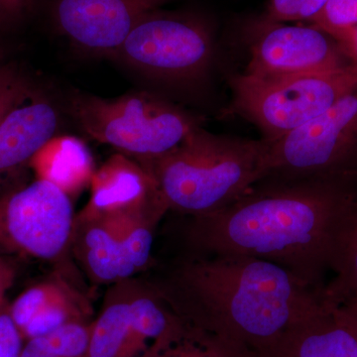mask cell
Masks as SVG:
<instances>
[{"instance_id": "30bf717a", "label": "cell", "mask_w": 357, "mask_h": 357, "mask_svg": "<svg viewBox=\"0 0 357 357\" xmlns=\"http://www.w3.org/2000/svg\"><path fill=\"white\" fill-rule=\"evenodd\" d=\"M172 0H54L52 17L79 50L112 57L142 17Z\"/></svg>"}, {"instance_id": "7402d4cb", "label": "cell", "mask_w": 357, "mask_h": 357, "mask_svg": "<svg viewBox=\"0 0 357 357\" xmlns=\"http://www.w3.org/2000/svg\"><path fill=\"white\" fill-rule=\"evenodd\" d=\"M24 340L9 311V303H4L0 307V357H20Z\"/></svg>"}, {"instance_id": "4fadbf2b", "label": "cell", "mask_w": 357, "mask_h": 357, "mask_svg": "<svg viewBox=\"0 0 357 357\" xmlns=\"http://www.w3.org/2000/svg\"><path fill=\"white\" fill-rule=\"evenodd\" d=\"M89 185L91 198L79 222L121 215L161 218L168 211L152 174L124 154L110 157Z\"/></svg>"}, {"instance_id": "8fae6325", "label": "cell", "mask_w": 357, "mask_h": 357, "mask_svg": "<svg viewBox=\"0 0 357 357\" xmlns=\"http://www.w3.org/2000/svg\"><path fill=\"white\" fill-rule=\"evenodd\" d=\"M160 220L121 215L81 222L84 260L91 274L102 282L129 278L151 261L153 229Z\"/></svg>"}, {"instance_id": "5bb4252c", "label": "cell", "mask_w": 357, "mask_h": 357, "mask_svg": "<svg viewBox=\"0 0 357 357\" xmlns=\"http://www.w3.org/2000/svg\"><path fill=\"white\" fill-rule=\"evenodd\" d=\"M58 126V110L46 98L34 96L11 110L0 123V181L28 166Z\"/></svg>"}, {"instance_id": "d6986e66", "label": "cell", "mask_w": 357, "mask_h": 357, "mask_svg": "<svg viewBox=\"0 0 357 357\" xmlns=\"http://www.w3.org/2000/svg\"><path fill=\"white\" fill-rule=\"evenodd\" d=\"M151 357H257L252 351L231 340L189 326L185 342L165 354Z\"/></svg>"}, {"instance_id": "7c38bea8", "label": "cell", "mask_w": 357, "mask_h": 357, "mask_svg": "<svg viewBox=\"0 0 357 357\" xmlns=\"http://www.w3.org/2000/svg\"><path fill=\"white\" fill-rule=\"evenodd\" d=\"M177 328V319L153 289L109 303L91 330L89 357H119L129 340L164 342Z\"/></svg>"}, {"instance_id": "4316f807", "label": "cell", "mask_w": 357, "mask_h": 357, "mask_svg": "<svg viewBox=\"0 0 357 357\" xmlns=\"http://www.w3.org/2000/svg\"><path fill=\"white\" fill-rule=\"evenodd\" d=\"M15 279V269L6 256L0 255V307L7 302L6 294Z\"/></svg>"}, {"instance_id": "d4e9b609", "label": "cell", "mask_w": 357, "mask_h": 357, "mask_svg": "<svg viewBox=\"0 0 357 357\" xmlns=\"http://www.w3.org/2000/svg\"><path fill=\"white\" fill-rule=\"evenodd\" d=\"M328 307L335 314V318L354 333L357 340V300L349 301L338 306Z\"/></svg>"}, {"instance_id": "277c9868", "label": "cell", "mask_w": 357, "mask_h": 357, "mask_svg": "<svg viewBox=\"0 0 357 357\" xmlns=\"http://www.w3.org/2000/svg\"><path fill=\"white\" fill-rule=\"evenodd\" d=\"M70 110L89 137L135 157L141 165L168 153L201 126L197 117L144 91L115 98L74 93Z\"/></svg>"}, {"instance_id": "cb8c5ba5", "label": "cell", "mask_w": 357, "mask_h": 357, "mask_svg": "<svg viewBox=\"0 0 357 357\" xmlns=\"http://www.w3.org/2000/svg\"><path fill=\"white\" fill-rule=\"evenodd\" d=\"M352 65L357 67V26L330 33Z\"/></svg>"}, {"instance_id": "603a6c76", "label": "cell", "mask_w": 357, "mask_h": 357, "mask_svg": "<svg viewBox=\"0 0 357 357\" xmlns=\"http://www.w3.org/2000/svg\"><path fill=\"white\" fill-rule=\"evenodd\" d=\"M38 0H0V31H6L25 20L34 11Z\"/></svg>"}, {"instance_id": "9c48e42d", "label": "cell", "mask_w": 357, "mask_h": 357, "mask_svg": "<svg viewBox=\"0 0 357 357\" xmlns=\"http://www.w3.org/2000/svg\"><path fill=\"white\" fill-rule=\"evenodd\" d=\"M351 65L337 42L316 26L262 21L249 47L244 74L256 77L326 74Z\"/></svg>"}, {"instance_id": "83f0119b", "label": "cell", "mask_w": 357, "mask_h": 357, "mask_svg": "<svg viewBox=\"0 0 357 357\" xmlns=\"http://www.w3.org/2000/svg\"><path fill=\"white\" fill-rule=\"evenodd\" d=\"M2 58H3V52H2V49L0 48V62H1Z\"/></svg>"}, {"instance_id": "8992f818", "label": "cell", "mask_w": 357, "mask_h": 357, "mask_svg": "<svg viewBox=\"0 0 357 357\" xmlns=\"http://www.w3.org/2000/svg\"><path fill=\"white\" fill-rule=\"evenodd\" d=\"M213 39L196 16L147 13L110 58L144 76L171 84L198 83L210 70Z\"/></svg>"}, {"instance_id": "9a60e30c", "label": "cell", "mask_w": 357, "mask_h": 357, "mask_svg": "<svg viewBox=\"0 0 357 357\" xmlns=\"http://www.w3.org/2000/svg\"><path fill=\"white\" fill-rule=\"evenodd\" d=\"M258 357H357V340L321 301Z\"/></svg>"}, {"instance_id": "484cf974", "label": "cell", "mask_w": 357, "mask_h": 357, "mask_svg": "<svg viewBox=\"0 0 357 357\" xmlns=\"http://www.w3.org/2000/svg\"><path fill=\"white\" fill-rule=\"evenodd\" d=\"M20 357H62L53 351L46 337L30 338L23 347Z\"/></svg>"}, {"instance_id": "2e32d148", "label": "cell", "mask_w": 357, "mask_h": 357, "mask_svg": "<svg viewBox=\"0 0 357 357\" xmlns=\"http://www.w3.org/2000/svg\"><path fill=\"white\" fill-rule=\"evenodd\" d=\"M36 178L49 181L67 192L77 194L91 184L95 163L86 143L74 136H55L30 160Z\"/></svg>"}, {"instance_id": "52a82bcc", "label": "cell", "mask_w": 357, "mask_h": 357, "mask_svg": "<svg viewBox=\"0 0 357 357\" xmlns=\"http://www.w3.org/2000/svg\"><path fill=\"white\" fill-rule=\"evenodd\" d=\"M20 173L0 181V255L54 259L72 237V199L49 181L25 183Z\"/></svg>"}, {"instance_id": "ac0fdd59", "label": "cell", "mask_w": 357, "mask_h": 357, "mask_svg": "<svg viewBox=\"0 0 357 357\" xmlns=\"http://www.w3.org/2000/svg\"><path fill=\"white\" fill-rule=\"evenodd\" d=\"M79 300L70 288L59 283L55 293L22 330L25 340L45 337L61 326L74 323Z\"/></svg>"}, {"instance_id": "ffe728a7", "label": "cell", "mask_w": 357, "mask_h": 357, "mask_svg": "<svg viewBox=\"0 0 357 357\" xmlns=\"http://www.w3.org/2000/svg\"><path fill=\"white\" fill-rule=\"evenodd\" d=\"M328 0H269L262 21L271 23L311 21Z\"/></svg>"}, {"instance_id": "6da1fadb", "label": "cell", "mask_w": 357, "mask_h": 357, "mask_svg": "<svg viewBox=\"0 0 357 357\" xmlns=\"http://www.w3.org/2000/svg\"><path fill=\"white\" fill-rule=\"evenodd\" d=\"M356 201L357 180L265 177L227 208L188 218L182 252L267 260L323 297Z\"/></svg>"}, {"instance_id": "5b68a950", "label": "cell", "mask_w": 357, "mask_h": 357, "mask_svg": "<svg viewBox=\"0 0 357 357\" xmlns=\"http://www.w3.org/2000/svg\"><path fill=\"white\" fill-rule=\"evenodd\" d=\"M232 110L276 142L323 114L357 88V67L326 74L231 79Z\"/></svg>"}, {"instance_id": "ba28073f", "label": "cell", "mask_w": 357, "mask_h": 357, "mask_svg": "<svg viewBox=\"0 0 357 357\" xmlns=\"http://www.w3.org/2000/svg\"><path fill=\"white\" fill-rule=\"evenodd\" d=\"M266 177L357 180V88L302 128L270 143Z\"/></svg>"}, {"instance_id": "e0dca14e", "label": "cell", "mask_w": 357, "mask_h": 357, "mask_svg": "<svg viewBox=\"0 0 357 357\" xmlns=\"http://www.w3.org/2000/svg\"><path fill=\"white\" fill-rule=\"evenodd\" d=\"M354 300H357V201L345 222L333 261L332 277L321 297L328 307Z\"/></svg>"}, {"instance_id": "3957f363", "label": "cell", "mask_w": 357, "mask_h": 357, "mask_svg": "<svg viewBox=\"0 0 357 357\" xmlns=\"http://www.w3.org/2000/svg\"><path fill=\"white\" fill-rule=\"evenodd\" d=\"M270 143L217 135L198 126L177 147L142 165L168 211L188 218L227 208L266 177Z\"/></svg>"}, {"instance_id": "44dd1931", "label": "cell", "mask_w": 357, "mask_h": 357, "mask_svg": "<svg viewBox=\"0 0 357 357\" xmlns=\"http://www.w3.org/2000/svg\"><path fill=\"white\" fill-rule=\"evenodd\" d=\"M316 26L330 33L357 26V0H328L323 10L311 21Z\"/></svg>"}, {"instance_id": "7a4b0ae2", "label": "cell", "mask_w": 357, "mask_h": 357, "mask_svg": "<svg viewBox=\"0 0 357 357\" xmlns=\"http://www.w3.org/2000/svg\"><path fill=\"white\" fill-rule=\"evenodd\" d=\"M149 285L185 326L257 357L321 304L289 270L250 256L181 252Z\"/></svg>"}]
</instances>
